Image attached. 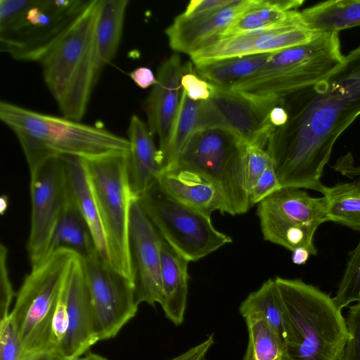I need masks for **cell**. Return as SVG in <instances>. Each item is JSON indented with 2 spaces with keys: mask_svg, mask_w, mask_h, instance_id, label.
I'll return each instance as SVG.
<instances>
[{
  "mask_svg": "<svg viewBox=\"0 0 360 360\" xmlns=\"http://www.w3.org/2000/svg\"><path fill=\"white\" fill-rule=\"evenodd\" d=\"M286 123L274 127L266 151L282 187L324 195L321 182L333 146L360 115V44L319 82L279 99Z\"/></svg>",
  "mask_w": 360,
  "mask_h": 360,
  "instance_id": "6da1fadb",
  "label": "cell"
},
{
  "mask_svg": "<svg viewBox=\"0 0 360 360\" xmlns=\"http://www.w3.org/2000/svg\"><path fill=\"white\" fill-rule=\"evenodd\" d=\"M275 279L288 324L283 360H339L349 334L333 298L300 279Z\"/></svg>",
  "mask_w": 360,
  "mask_h": 360,
  "instance_id": "7a4b0ae2",
  "label": "cell"
},
{
  "mask_svg": "<svg viewBox=\"0 0 360 360\" xmlns=\"http://www.w3.org/2000/svg\"><path fill=\"white\" fill-rule=\"evenodd\" d=\"M0 118L19 140L30 170L56 155L83 158L129 150L128 139L97 126L49 115L1 101Z\"/></svg>",
  "mask_w": 360,
  "mask_h": 360,
  "instance_id": "3957f363",
  "label": "cell"
},
{
  "mask_svg": "<svg viewBox=\"0 0 360 360\" xmlns=\"http://www.w3.org/2000/svg\"><path fill=\"white\" fill-rule=\"evenodd\" d=\"M101 0H91L75 24L40 63L44 82L66 118L80 121L103 70L95 39Z\"/></svg>",
  "mask_w": 360,
  "mask_h": 360,
  "instance_id": "277c9868",
  "label": "cell"
},
{
  "mask_svg": "<svg viewBox=\"0 0 360 360\" xmlns=\"http://www.w3.org/2000/svg\"><path fill=\"white\" fill-rule=\"evenodd\" d=\"M90 1L0 0L1 51L16 60L41 63Z\"/></svg>",
  "mask_w": 360,
  "mask_h": 360,
  "instance_id": "5b68a950",
  "label": "cell"
},
{
  "mask_svg": "<svg viewBox=\"0 0 360 360\" xmlns=\"http://www.w3.org/2000/svg\"><path fill=\"white\" fill-rule=\"evenodd\" d=\"M338 32H320L309 42L271 54L251 76L229 89L281 99L328 77L343 62Z\"/></svg>",
  "mask_w": 360,
  "mask_h": 360,
  "instance_id": "8992f818",
  "label": "cell"
},
{
  "mask_svg": "<svg viewBox=\"0 0 360 360\" xmlns=\"http://www.w3.org/2000/svg\"><path fill=\"white\" fill-rule=\"evenodd\" d=\"M77 254L61 248L48 255L25 277L11 311L25 356L53 352L52 322L60 291Z\"/></svg>",
  "mask_w": 360,
  "mask_h": 360,
  "instance_id": "52a82bcc",
  "label": "cell"
},
{
  "mask_svg": "<svg viewBox=\"0 0 360 360\" xmlns=\"http://www.w3.org/2000/svg\"><path fill=\"white\" fill-rule=\"evenodd\" d=\"M246 153L247 144L233 133L221 128L200 129L167 169H186L203 174L220 189L225 213L241 214L251 207L246 182Z\"/></svg>",
  "mask_w": 360,
  "mask_h": 360,
  "instance_id": "ba28073f",
  "label": "cell"
},
{
  "mask_svg": "<svg viewBox=\"0 0 360 360\" xmlns=\"http://www.w3.org/2000/svg\"><path fill=\"white\" fill-rule=\"evenodd\" d=\"M129 150L83 158L105 234L111 266L133 283L129 225L132 200L128 176Z\"/></svg>",
  "mask_w": 360,
  "mask_h": 360,
  "instance_id": "9c48e42d",
  "label": "cell"
},
{
  "mask_svg": "<svg viewBox=\"0 0 360 360\" xmlns=\"http://www.w3.org/2000/svg\"><path fill=\"white\" fill-rule=\"evenodd\" d=\"M137 200L160 236L189 262L232 241L214 228L210 216L177 201L157 181Z\"/></svg>",
  "mask_w": 360,
  "mask_h": 360,
  "instance_id": "30bf717a",
  "label": "cell"
},
{
  "mask_svg": "<svg viewBox=\"0 0 360 360\" xmlns=\"http://www.w3.org/2000/svg\"><path fill=\"white\" fill-rule=\"evenodd\" d=\"M257 214L264 240L292 252L304 248L316 255L314 236L328 221L325 196L314 198L302 188L281 187L257 204Z\"/></svg>",
  "mask_w": 360,
  "mask_h": 360,
  "instance_id": "8fae6325",
  "label": "cell"
},
{
  "mask_svg": "<svg viewBox=\"0 0 360 360\" xmlns=\"http://www.w3.org/2000/svg\"><path fill=\"white\" fill-rule=\"evenodd\" d=\"M30 172L31 223L27 252L34 266L45 258L53 230L72 198L63 155L50 157Z\"/></svg>",
  "mask_w": 360,
  "mask_h": 360,
  "instance_id": "7c38bea8",
  "label": "cell"
},
{
  "mask_svg": "<svg viewBox=\"0 0 360 360\" xmlns=\"http://www.w3.org/2000/svg\"><path fill=\"white\" fill-rule=\"evenodd\" d=\"M211 87L210 97L200 101L198 129H224L247 145L265 148L274 128L269 112L279 100L252 96L212 84Z\"/></svg>",
  "mask_w": 360,
  "mask_h": 360,
  "instance_id": "4fadbf2b",
  "label": "cell"
},
{
  "mask_svg": "<svg viewBox=\"0 0 360 360\" xmlns=\"http://www.w3.org/2000/svg\"><path fill=\"white\" fill-rule=\"evenodd\" d=\"M94 329L98 340L115 337L136 314L133 283L98 253L84 259Z\"/></svg>",
  "mask_w": 360,
  "mask_h": 360,
  "instance_id": "5bb4252c",
  "label": "cell"
},
{
  "mask_svg": "<svg viewBox=\"0 0 360 360\" xmlns=\"http://www.w3.org/2000/svg\"><path fill=\"white\" fill-rule=\"evenodd\" d=\"M315 32L295 22L284 25L229 36H217L189 56L194 65L233 57L273 53L311 41Z\"/></svg>",
  "mask_w": 360,
  "mask_h": 360,
  "instance_id": "9a60e30c",
  "label": "cell"
},
{
  "mask_svg": "<svg viewBox=\"0 0 360 360\" xmlns=\"http://www.w3.org/2000/svg\"><path fill=\"white\" fill-rule=\"evenodd\" d=\"M160 240V235L134 198L130 207L129 243L133 285L139 305L141 302L152 306L162 303Z\"/></svg>",
  "mask_w": 360,
  "mask_h": 360,
  "instance_id": "2e32d148",
  "label": "cell"
},
{
  "mask_svg": "<svg viewBox=\"0 0 360 360\" xmlns=\"http://www.w3.org/2000/svg\"><path fill=\"white\" fill-rule=\"evenodd\" d=\"M68 330L58 354L64 359L80 356L98 340L94 329L84 259L77 255L66 279Z\"/></svg>",
  "mask_w": 360,
  "mask_h": 360,
  "instance_id": "e0dca14e",
  "label": "cell"
},
{
  "mask_svg": "<svg viewBox=\"0 0 360 360\" xmlns=\"http://www.w3.org/2000/svg\"><path fill=\"white\" fill-rule=\"evenodd\" d=\"M184 71V66L177 54L165 60L158 68L157 82L146 101L148 127L153 135L158 136L162 161L167 150L180 107L183 93L181 79Z\"/></svg>",
  "mask_w": 360,
  "mask_h": 360,
  "instance_id": "ac0fdd59",
  "label": "cell"
},
{
  "mask_svg": "<svg viewBox=\"0 0 360 360\" xmlns=\"http://www.w3.org/2000/svg\"><path fill=\"white\" fill-rule=\"evenodd\" d=\"M255 0H234L226 8L216 12L185 16L182 13L165 30L172 49L190 55L211 39L227 29Z\"/></svg>",
  "mask_w": 360,
  "mask_h": 360,
  "instance_id": "d6986e66",
  "label": "cell"
},
{
  "mask_svg": "<svg viewBox=\"0 0 360 360\" xmlns=\"http://www.w3.org/2000/svg\"><path fill=\"white\" fill-rule=\"evenodd\" d=\"M157 182L171 197L208 216L214 211L226 212L223 195L218 186L203 174L195 171L169 168L162 170Z\"/></svg>",
  "mask_w": 360,
  "mask_h": 360,
  "instance_id": "ffe728a7",
  "label": "cell"
},
{
  "mask_svg": "<svg viewBox=\"0 0 360 360\" xmlns=\"http://www.w3.org/2000/svg\"><path fill=\"white\" fill-rule=\"evenodd\" d=\"M127 134L130 143L127 176L131 194L138 199L157 181L162 161L153 134L136 115L130 118Z\"/></svg>",
  "mask_w": 360,
  "mask_h": 360,
  "instance_id": "44dd1931",
  "label": "cell"
},
{
  "mask_svg": "<svg viewBox=\"0 0 360 360\" xmlns=\"http://www.w3.org/2000/svg\"><path fill=\"white\" fill-rule=\"evenodd\" d=\"M161 278L166 317L174 325L184 320L188 295V264L190 262L162 237L160 240Z\"/></svg>",
  "mask_w": 360,
  "mask_h": 360,
  "instance_id": "7402d4cb",
  "label": "cell"
},
{
  "mask_svg": "<svg viewBox=\"0 0 360 360\" xmlns=\"http://www.w3.org/2000/svg\"><path fill=\"white\" fill-rule=\"evenodd\" d=\"M63 156L72 200L89 227L98 254L110 264L105 234L84 160L77 155Z\"/></svg>",
  "mask_w": 360,
  "mask_h": 360,
  "instance_id": "603a6c76",
  "label": "cell"
},
{
  "mask_svg": "<svg viewBox=\"0 0 360 360\" xmlns=\"http://www.w3.org/2000/svg\"><path fill=\"white\" fill-rule=\"evenodd\" d=\"M302 0H255L227 29L218 36H229L302 22L297 8Z\"/></svg>",
  "mask_w": 360,
  "mask_h": 360,
  "instance_id": "cb8c5ba5",
  "label": "cell"
},
{
  "mask_svg": "<svg viewBox=\"0 0 360 360\" xmlns=\"http://www.w3.org/2000/svg\"><path fill=\"white\" fill-rule=\"evenodd\" d=\"M304 26L315 32H339L360 25V0H330L300 11Z\"/></svg>",
  "mask_w": 360,
  "mask_h": 360,
  "instance_id": "d4e9b609",
  "label": "cell"
},
{
  "mask_svg": "<svg viewBox=\"0 0 360 360\" xmlns=\"http://www.w3.org/2000/svg\"><path fill=\"white\" fill-rule=\"evenodd\" d=\"M239 311L244 318H260L277 333L283 345L287 338L288 324L281 294L275 278H269L241 303Z\"/></svg>",
  "mask_w": 360,
  "mask_h": 360,
  "instance_id": "484cf974",
  "label": "cell"
},
{
  "mask_svg": "<svg viewBox=\"0 0 360 360\" xmlns=\"http://www.w3.org/2000/svg\"><path fill=\"white\" fill-rule=\"evenodd\" d=\"M61 248L70 250L83 259L98 253L89 227L73 200L53 230L46 256Z\"/></svg>",
  "mask_w": 360,
  "mask_h": 360,
  "instance_id": "4316f807",
  "label": "cell"
},
{
  "mask_svg": "<svg viewBox=\"0 0 360 360\" xmlns=\"http://www.w3.org/2000/svg\"><path fill=\"white\" fill-rule=\"evenodd\" d=\"M128 3L127 0H101L95 39L103 68L112 61L117 51Z\"/></svg>",
  "mask_w": 360,
  "mask_h": 360,
  "instance_id": "83f0119b",
  "label": "cell"
},
{
  "mask_svg": "<svg viewBox=\"0 0 360 360\" xmlns=\"http://www.w3.org/2000/svg\"><path fill=\"white\" fill-rule=\"evenodd\" d=\"M271 53L233 57L195 65L200 78L225 89L253 75L268 60Z\"/></svg>",
  "mask_w": 360,
  "mask_h": 360,
  "instance_id": "f1b7e54d",
  "label": "cell"
},
{
  "mask_svg": "<svg viewBox=\"0 0 360 360\" xmlns=\"http://www.w3.org/2000/svg\"><path fill=\"white\" fill-rule=\"evenodd\" d=\"M323 196L328 221L360 231V179L327 187Z\"/></svg>",
  "mask_w": 360,
  "mask_h": 360,
  "instance_id": "f546056e",
  "label": "cell"
},
{
  "mask_svg": "<svg viewBox=\"0 0 360 360\" xmlns=\"http://www.w3.org/2000/svg\"><path fill=\"white\" fill-rule=\"evenodd\" d=\"M200 107V101L191 100L183 89L178 115L167 150L163 158L162 170L174 163L191 136L198 130Z\"/></svg>",
  "mask_w": 360,
  "mask_h": 360,
  "instance_id": "4dcf8cb0",
  "label": "cell"
},
{
  "mask_svg": "<svg viewBox=\"0 0 360 360\" xmlns=\"http://www.w3.org/2000/svg\"><path fill=\"white\" fill-rule=\"evenodd\" d=\"M248 342L243 360H283V345L277 333L264 319H245Z\"/></svg>",
  "mask_w": 360,
  "mask_h": 360,
  "instance_id": "1f68e13d",
  "label": "cell"
},
{
  "mask_svg": "<svg viewBox=\"0 0 360 360\" xmlns=\"http://www.w3.org/2000/svg\"><path fill=\"white\" fill-rule=\"evenodd\" d=\"M333 300L341 309L353 302H360V238L356 248L349 253L344 274Z\"/></svg>",
  "mask_w": 360,
  "mask_h": 360,
  "instance_id": "d6a6232c",
  "label": "cell"
},
{
  "mask_svg": "<svg viewBox=\"0 0 360 360\" xmlns=\"http://www.w3.org/2000/svg\"><path fill=\"white\" fill-rule=\"evenodd\" d=\"M25 351L15 323L10 314L0 320V360H25Z\"/></svg>",
  "mask_w": 360,
  "mask_h": 360,
  "instance_id": "836d02e7",
  "label": "cell"
},
{
  "mask_svg": "<svg viewBox=\"0 0 360 360\" xmlns=\"http://www.w3.org/2000/svg\"><path fill=\"white\" fill-rule=\"evenodd\" d=\"M345 319L349 338L339 360H360V302L349 307Z\"/></svg>",
  "mask_w": 360,
  "mask_h": 360,
  "instance_id": "e575fe53",
  "label": "cell"
},
{
  "mask_svg": "<svg viewBox=\"0 0 360 360\" xmlns=\"http://www.w3.org/2000/svg\"><path fill=\"white\" fill-rule=\"evenodd\" d=\"M273 164V160L264 148L247 145L246 182L248 195L261 175Z\"/></svg>",
  "mask_w": 360,
  "mask_h": 360,
  "instance_id": "d590c367",
  "label": "cell"
},
{
  "mask_svg": "<svg viewBox=\"0 0 360 360\" xmlns=\"http://www.w3.org/2000/svg\"><path fill=\"white\" fill-rule=\"evenodd\" d=\"M191 63L184 66L181 84L189 98L200 101L207 100L211 95V84L194 73Z\"/></svg>",
  "mask_w": 360,
  "mask_h": 360,
  "instance_id": "8d00e7d4",
  "label": "cell"
},
{
  "mask_svg": "<svg viewBox=\"0 0 360 360\" xmlns=\"http://www.w3.org/2000/svg\"><path fill=\"white\" fill-rule=\"evenodd\" d=\"M8 250L3 244L0 245V316L1 319L7 317L15 292L9 276L8 269Z\"/></svg>",
  "mask_w": 360,
  "mask_h": 360,
  "instance_id": "74e56055",
  "label": "cell"
},
{
  "mask_svg": "<svg viewBox=\"0 0 360 360\" xmlns=\"http://www.w3.org/2000/svg\"><path fill=\"white\" fill-rule=\"evenodd\" d=\"M281 187L274 165H272L261 175L250 191L249 202L250 206L258 204Z\"/></svg>",
  "mask_w": 360,
  "mask_h": 360,
  "instance_id": "f35d334b",
  "label": "cell"
},
{
  "mask_svg": "<svg viewBox=\"0 0 360 360\" xmlns=\"http://www.w3.org/2000/svg\"><path fill=\"white\" fill-rule=\"evenodd\" d=\"M234 0H192L182 13L185 16H198L212 13L231 5Z\"/></svg>",
  "mask_w": 360,
  "mask_h": 360,
  "instance_id": "ab89813d",
  "label": "cell"
},
{
  "mask_svg": "<svg viewBox=\"0 0 360 360\" xmlns=\"http://www.w3.org/2000/svg\"><path fill=\"white\" fill-rule=\"evenodd\" d=\"M214 344L213 335L196 346L169 360H202Z\"/></svg>",
  "mask_w": 360,
  "mask_h": 360,
  "instance_id": "60d3db41",
  "label": "cell"
},
{
  "mask_svg": "<svg viewBox=\"0 0 360 360\" xmlns=\"http://www.w3.org/2000/svg\"><path fill=\"white\" fill-rule=\"evenodd\" d=\"M131 79L141 89L154 86L157 82L153 71L147 67H139L129 73Z\"/></svg>",
  "mask_w": 360,
  "mask_h": 360,
  "instance_id": "b9f144b4",
  "label": "cell"
},
{
  "mask_svg": "<svg viewBox=\"0 0 360 360\" xmlns=\"http://www.w3.org/2000/svg\"><path fill=\"white\" fill-rule=\"evenodd\" d=\"M269 120L274 127L284 125L288 120V114L279 103L275 105L269 112Z\"/></svg>",
  "mask_w": 360,
  "mask_h": 360,
  "instance_id": "7bdbcfd3",
  "label": "cell"
},
{
  "mask_svg": "<svg viewBox=\"0 0 360 360\" xmlns=\"http://www.w3.org/2000/svg\"><path fill=\"white\" fill-rule=\"evenodd\" d=\"M311 255V252L307 248H298L292 251V261L297 265L304 264L307 262Z\"/></svg>",
  "mask_w": 360,
  "mask_h": 360,
  "instance_id": "ee69618b",
  "label": "cell"
},
{
  "mask_svg": "<svg viewBox=\"0 0 360 360\" xmlns=\"http://www.w3.org/2000/svg\"><path fill=\"white\" fill-rule=\"evenodd\" d=\"M25 360H65V359L57 352H45L30 356Z\"/></svg>",
  "mask_w": 360,
  "mask_h": 360,
  "instance_id": "f6af8a7d",
  "label": "cell"
},
{
  "mask_svg": "<svg viewBox=\"0 0 360 360\" xmlns=\"http://www.w3.org/2000/svg\"><path fill=\"white\" fill-rule=\"evenodd\" d=\"M86 360H108L106 358L94 353H89L86 355Z\"/></svg>",
  "mask_w": 360,
  "mask_h": 360,
  "instance_id": "bcb514c9",
  "label": "cell"
},
{
  "mask_svg": "<svg viewBox=\"0 0 360 360\" xmlns=\"http://www.w3.org/2000/svg\"><path fill=\"white\" fill-rule=\"evenodd\" d=\"M65 360H86V356H75L70 359H65Z\"/></svg>",
  "mask_w": 360,
  "mask_h": 360,
  "instance_id": "7dc6e473",
  "label": "cell"
},
{
  "mask_svg": "<svg viewBox=\"0 0 360 360\" xmlns=\"http://www.w3.org/2000/svg\"><path fill=\"white\" fill-rule=\"evenodd\" d=\"M202 360H206V359H202Z\"/></svg>",
  "mask_w": 360,
  "mask_h": 360,
  "instance_id": "c3c4849f",
  "label": "cell"
}]
</instances>
